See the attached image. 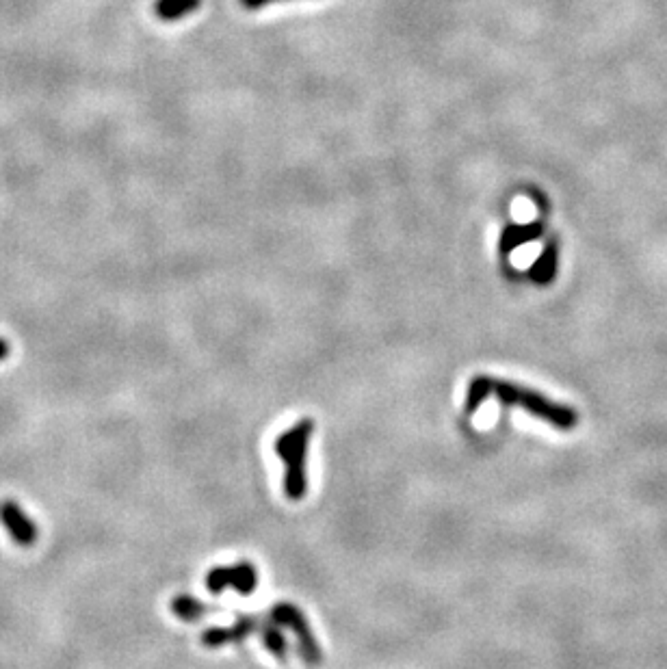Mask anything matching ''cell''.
<instances>
[{
    "mask_svg": "<svg viewBox=\"0 0 667 669\" xmlns=\"http://www.w3.org/2000/svg\"><path fill=\"white\" fill-rule=\"evenodd\" d=\"M315 434V423L310 418H302L295 423L286 434L278 436L273 451L282 459L284 470V494L291 501H302L308 492V477H306V459H308V444Z\"/></svg>",
    "mask_w": 667,
    "mask_h": 669,
    "instance_id": "1",
    "label": "cell"
},
{
    "mask_svg": "<svg viewBox=\"0 0 667 669\" xmlns=\"http://www.w3.org/2000/svg\"><path fill=\"white\" fill-rule=\"evenodd\" d=\"M494 397L499 399L503 405H509V408L518 405V408L529 412L531 416L542 418V421L551 423L553 427L561 431H570L579 425V414L572 408H568V405L555 403L548 397L540 395V392H535L525 386H518L512 382H499V379H494Z\"/></svg>",
    "mask_w": 667,
    "mask_h": 669,
    "instance_id": "2",
    "label": "cell"
},
{
    "mask_svg": "<svg viewBox=\"0 0 667 669\" xmlns=\"http://www.w3.org/2000/svg\"><path fill=\"white\" fill-rule=\"evenodd\" d=\"M269 618L280 624L282 628H291L297 637V648H299V657H302L308 665H319L321 663V646L317 637L312 635V628L306 620V615L302 609H297L291 602H278L276 607L271 609Z\"/></svg>",
    "mask_w": 667,
    "mask_h": 669,
    "instance_id": "3",
    "label": "cell"
},
{
    "mask_svg": "<svg viewBox=\"0 0 667 669\" xmlns=\"http://www.w3.org/2000/svg\"><path fill=\"white\" fill-rule=\"evenodd\" d=\"M256 585L258 572L250 561H239L234 566H217L206 574V589L215 596L228 587H232L241 596H250L256 592Z\"/></svg>",
    "mask_w": 667,
    "mask_h": 669,
    "instance_id": "4",
    "label": "cell"
},
{
    "mask_svg": "<svg viewBox=\"0 0 667 669\" xmlns=\"http://www.w3.org/2000/svg\"><path fill=\"white\" fill-rule=\"evenodd\" d=\"M0 527L7 531L13 544L22 548H31L39 540V527L18 501L5 498L0 501Z\"/></svg>",
    "mask_w": 667,
    "mask_h": 669,
    "instance_id": "5",
    "label": "cell"
},
{
    "mask_svg": "<svg viewBox=\"0 0 667 669\" xmlns=\"http://www.w3.org/2000/svg\"><path fill=\"white\" fill-rule=\"evenodd\" d=\"M260 628V622L256 615H239V620L234 626L226 628H208V631L202 633V644L206 648H221L228 644H241L252 633H256Z\"/></svg>",
    "mask_w": 667,
    "mask_h": 669,
    "instance_id": "6",
    "label": "cell"
},
{
    "mask_svg": "<svg viewBox=\"0 0 667 669\" xmlns=\"http://www.w3.org/2000/svg\"><path fill=\"white\" fill-rule=\"evenodd\" d=\"M542 234H544V223L542 221L529 223V226H516V223H512V226H507L503 230V234H501L499 252L505 258L507 254H512L516 247L525 245V243H531L535 239H540Z\"/></svg>",
    "mask_w": 667,
    "mask_h": 669,
    "instance_id": "7",
    "label": "cell"
},
{
    "mask_svg": "<svg viewBox=\"0 0 667 669\" xmlns=\"http://www.w3.org/2000/svg\"><path fill=\"white\" fill-rule=\"evenodd\" d=\"M557 262H559V252H557V243L551 241L546 245V249L542 252V256L533 262V267L529 269V278L540 284V286H548L557 275Z\"/></svg>",
    "mask_w": 667,
    "mask_h": 669,
    "instance_id": "8",
    "label": "cell"
},
{
    "mask_svg": "<svg viewBox=\"0 0 667 669\" xmlns=\"http://www.w3.org/2000/svg\"><path fill=\"white\" fill-rule=\"evenodd\" d=\"M202 7V0H154L156 18L163 22H178Z\"/></svg>",
    "mask_w": 667,
    "mask_h": 669,
    "instance_id": "9",
    "label": "cell"
},
{
    "mask_svg": "<svg viewBox=\"0 0 667 669\" xmlns=\"http://www.w3.org/2000/svg\"><path fill=\"white\" fill-rule=\"evenodd\" d=\"M172 613L176 615V618H180L182 622H198L202 620L204 615L211 611V607L204 605L202 600L198 598H193L189 594H178L172 598Z\"/></svg>",
    "mask_w": 667,
    "mask_h": 669,
    "instance_id": "10",
    "label": "cell"
},
{
    "mask_svg": "<svg viewBox=\"0 0 667 669\" xmlns=\"http://www.w3.org/2000/svg\"><path fill=\"white\" fill-rule=\"evenodd\" d=\"M260 635H263V644L267 646V650L273 654V657L286 661V657H289V641H286L282 633V626L269 618L260 624Z\"/></svg>",
    "mask_w": 667,
    "mask_h": 669,
    "instance_id": "11",
    "label": "cell"
},
{
    "mask_svg": "<svg viewBox=\"0 0 667 669\" xmlns=\"http://www.w3.org/2000/svg\"><path fill=\"white\" fill-rule=\"evenodd\" d=\"M494 395V379L488 375H477L470 379L466 390V414H475L479 405Z\"/></svg>",
    "mask_w": 667,
    "mask_h": 669,
    "instance_id": "12",
    "label": "cell"
},
{
    "mask_svg": "<svg viewBox=\"0 0 667 669\" xmlns=\"http://www.w3.org/2000/svg\"><path fill=\"white\" fill-rule=\"evenodd\" d=\"M273 3H289V0H239V5L247 11H258V9L269 7Z\"/></svg>",
    "mask_w": 667,
    "mask_h": 669,
    "instance_id": "13",
    "label": "cell"
},
{
    "mask_svg": "<svg viewBox=\"0 0 667 669\" xmlns=\"http://www.w3.org/2000/svg\"><path fill=\"white\" fill-rule=\"evenodd\" d=\"M11 356V343L7 338H0V364L7 362Z\"/></svg>",
    "mask_w": 667,
    "mask_h": 669,
    "instance_id": "14",
    "label": "cell"
}]
</instances>
